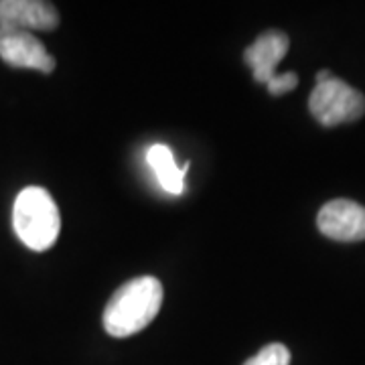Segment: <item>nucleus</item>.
Returning <instances> with one entry per match:
<instances>
[{
  "label": "nucleus",
  "mask_w": 365,
  "mask_h": 365,
  "mask_svg": "<svg viewBox=\"0 0 365 365\" xmlns=\"http://www.w3.org/2000/svg\"><path fill=\"white\" fill-rule=\"evenodd\" d=\"M165 290L155 276H140L122 284L104 309V329L112 337H130L155 321Z\"/></svg>",
  "instance_id": "nucleus-1"
},
{
  "label": "nucleus",
  "mask_w": 365,
  "mask_h": 365,
  "mask_svg": "<svg viewBox=\"0 0 365 365\" xmlns=\"http://www.w3.org/2000/svg\"><path fill=\"white\" fill-rule=\"evenodd\" d=\"M13 227L26 248L45 252L57 242L61 232L59 207L43 187L23 189L13 207Z\"/></svg>",
  "instance_id": "nucleus-2"
},
{
  "label": "nucleus",
  "mask_w": 365,
  "mask_h": 365,
  "mask_svg": "<svg viewBox=\"0 0 365 365\" xmlns=\"http://www.w3.org/2000/svg\"><path fill=\"white\" fill-rule=\"evenodd\" d=\"M313 118L327 128L349 124L365 114V96L339 78H329L314 86L309 98Z\"/></svg>",
  "instance_id": "nucleus-3"
},
{
  "label": "nucleus",
  "mask_w": 365,
  "mask_h": 365,
  "mask_svg": "<svg viewBox=\"0 0 365 365\" xmlns=\"http://www.w3.org/2000/svg\"><path fill=\"white\" fill-rule=\"evenodd\" d=\"M0 59L11 67L51 73L55 59L33 33L21 29H0Z\"/></svg>",
  "instance_id": "nucleus-4"
},
{
  "label": "nucleus",
  "mask_w": 365,
  "mask_h": 365,
  "mask_svg": "<svg viewBox=\"0 0 365 365\" xmlns=\"http://www.w3.org/2000/svg\"><path fill=\"white\" fill-rule=\"evenodd\" d=\"M321 234L335 242L365 240V207L351 199H333L317 215Z\"/></svg>",
  "instance_id": "nucleus-5"
},
{
  "label": "nucleus",
  "mask_w": 365,
  "mask_h": 365,
  "mask_svg": "<svg viewBox=\"0 0 365 365\" xmlns=\"http://www.w3.org/2000/svg\"><path fill=\"white\" fill-rule=\"evenodd\" d=\"M53 31L59 26V13L43 0H0V29Z\"/></svg>",
  "instance_id": "nucleus-6"
},
{
  "label": "nucleus",
  "mask_w": 365,
  "mask_h": 365,
  "mask_svg": "<svg viewBox=\"0 0 365 365\" xmlns=\"http://www.w3.org/2000/svg\"><path fill=\"white\" fill-rule=\"evenodd\" d=\"M288 47H290V41H288L287 33H282V31L262 33L244 53V59L252 69L254 79L268 86L278 76L276 66L287 57Z\"/></svg>",
  "instance_id": "nucleus-7"
},
{
  "label": "nucleus",
  "mask_w": 365,
  "mask_h": 365,
  "mask_svg": "<svg viewBox=\"0 0 365 365\" xmlns=\"http://www.w3.org/2000/svg\"><path fill=\"white\" fill-rule=\"evenodd\" d=\"M148 165L155 169L157 173V179L160 182V187L165 191H169L173 195H181L185 185H182V179H185V173L189 169V163L185 167H177L175 158H173V153H170L169 146L165 144H155L150 146L148 150Z\"/></svg>",
  "instance_id": "nucleus-8"
},
{
  "label": "nucleus",
  "mask_w": 365,
  "mask_h": 365,
  "mask_svg": "<svg viewBox=\"0 0 365 365\" xmlns=\"http://www.w3.org/2000/svg\"><path fill=\"white\" fill-rule=\"evenodd\" d=\"M244 365H290V351L282 343H270Z\"/></svg>",
  "instance_id": "nucleus-9"
},
{
  "label": "nucleus",
  "mask_w": 365,
  "mask_h": 365,
  "mask_svg": "<svg viewBox=\"0 0 365 365\" xmlns=\"http://www.w3.org/2000/svg\"><path fill=\"white\" fill-rule=\"evenodd\" d=\"M299 86V78L294 71H287V73H278L276 78L268 83V91L272 96H282L287 91H292L294 88Z\"/></svg>",
  "instance_id": "nucleus-10"
},
{
  "label": "nucleus",
  "mask_w": 365,
  "mask_h": 365,
  "mask_svg": "<svg viewBox=\"0 0 365 365\" xmlns=\"http://www.w3.org/2000/svg\"><path fill=\"white\" fill-rule=\"evenodd\" d=\"M329 78H333V73H331V71H327V69H323V71H319V73H317V83L327 81Z\"/></svg>",
  "instance_id": "nucleus-11"
}]
</instances>
